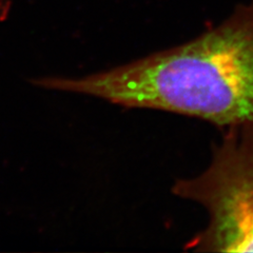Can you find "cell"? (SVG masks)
<instances>
[{
    "mask_svg": "<svg viewBox=\"0 0 253 253\" xmlns=\"http://www.w3.org/2000/svg\"><path fill=\"white\" fill-rule=\"evenodd\" d=\"M32 84L224 128L253 126V0L186 43L83 77H39Z\"/></svg>",
    "mask_w": 253,
    "mask_h": 253,
    "instance_id": "1",
    "label": "cell"
},
{
    "mask_svg": "<svg viewBox=\"0 0 253 253\" xmlns=\"http://www.w3.org/2000/svg\"><path fill=\"white\" fill-rule=\"evenodd\" d=\"M172 192L202 205L208 224L187 248L204 252H253V126L227 128L210 165L179 178Z\"/></svg>",
    "mask_w": 253,
    "mask_h": 253,
    "instance_id": "2",
    "label": "cell"
}]
</instances>
